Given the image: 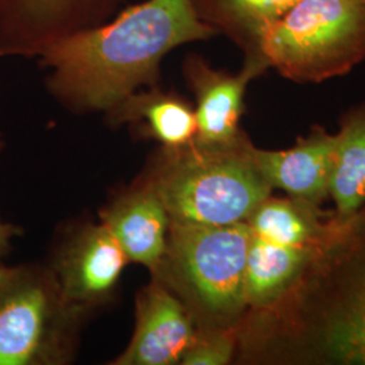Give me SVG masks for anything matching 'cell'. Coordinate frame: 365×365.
<instances>
[{"label":"cell","instance_id":"obj_1","mask_svg":"<svg viewBox=\"0 0 365 365\" xmlns=\"http://www.w3.org/2000/svg\"><path fill=\"white\" fill-rule=\"evenodd\" d=\"M235 363L365 365V203L279 298L237 327Z\"/></svg>","mask_w":365,"mask_h":365},{"label":"cell","instance_id":"obj_2","mask_svg":"<svg viewBox=\"0 0 365 365\" xmlns=\"http://www.w3.org/2000/svg\"><path fill=\"white\" fill-rule=\"evenodd\" d=\"M194 0H145L114 19L56 41L39 54L48 91L76 113H108L131 93L160 86L173 49L215 37Z\"/></svg>","mask_w":365,"mask_h":365},{"label":"cell","instance_id":"obj_3","mask_svg":"<svg viewBox=\"0 0 365 365\" xmlns=\"http://www.w3.org/2000/svg\"><path fill=\"white\" fill-rule=\"evenodd\" d=\"M247 137L230 148L191 144L160 148L141 176L163 200L170 221L196 225L247 222L274 190L265 182Z\"/></svg>","mask_w":365,"mask_h":365},{"label":"cell","instance_id":"obj_4","mask_svg":"<svg viewBox=\"0 0 365 365\" xmlns=\"http://www.w3.org/2000/svg\"><path fill=\"white\" fill-rule=\"evenodd\" d=\"M247 222L196 225L170 221L168 248L158 271L184 302L197 329L237 327L247 313Z\"/></svg>","mask_w":365,"mask_h":365},{"label":"cell","instance_id":"obj_5","mask_svg":"<svg viewBox=\"0 0 365 365\" xmlns=\"http://www.w3.org/2000/svg\"><path fill=\"white\" fill-rule=\"evenodd\" d=\"M256 58L297 84L348 75L365 61V0H299L264 29Z\"/></svg>","mask_w":365,"mask_h":365},{"label":"cell","instance_id":"obj_6","mask_svg":"<svg viewBox=\"0 0 365 365\" xmlns=\"http://www.w3.org/2000/svg\"><path fill=\"white\" fill-rule=\"evenodd\" d=\"M83 319L66 304L49 267H13L0 284V365L72 361Z\"/></svg>","mask_w":365,"mask_h":365},{"label":"cell","instance_id":"obj_7","mask_svg":"<svg viewBox=\"0 0 365 365\" xmlns=\"http://www.w3.org/2000/svg\"><path fill=\"white\" fill-rule=\"evenodd\" d=\"M130 261L102 222L66 237L48 265L66 304L83 318L110 304Z\"/></svg>","mask_w":365,"mask_h":365},{"label":"cell","instance_id":"obj_8","mask_svg":"<svg viewBox=\"0 0 365 365\" xmlns=\"http://www.w3.org/2000/svg\"><path fill=\"white\" fill-rule=\"evenodd\" d=\"M126 0H0V58L39 57L58 39L107 22Z\"/></svg>","mask_w":365,"mask_h":365},{"label":"cell","instance_id":"obj_9","mask_svg":"<svg viewBox=\"0 0 365 365\" xmlns=\"http://www.w3.org/2000/svg\"><path fill=\"white\" fill-rule=\"evenodd\" d=\"M268 69L244 58L237 73L210 66L196 53H190L182 63V76L195 96V144L206 148H230L244 141L248 134L241 128L245 114V95L249 84Z\"/></svg>","mask_w":365,"mask_h":365},{"label":"cell","instance_id":"obj_10","mask_svg":"<svg viewBox=\"0 0 365 365\" xmlns=\"http://www.w3.org/2000/svg\"><path fill=\"white\" fill-rule=\"evenodd\" d=\"M196 331L195 319L179 295L164 280L152 276L137 295L130 342L111 364H180Z\"/></svg>","mask_w":365,"mask_h":365},{"label":"cell","instance_id":"obj_11","mask_svg":"<svg viewBox=\"0 0 365 365\" xmlns=\"http://www.w3.org/2000/svg\"><path fill=\"white\" fill-rule=\"evenodd\" d=\"M336 133L314 125L287 149L253 148V157L272 190L315 205H324L330 194Z\"/></svg>","mask_w":365,"mask_h":365},{"label":"cell","instance_id":"obj_12","mask_svg":"<svg viewBox=\"0 0 365 365\" xmlns=\"http://www.w3.org/2000/svg\"><path fill=\"white\" fill-rule=\"evenodd\" d=\"M101 222L114 235L130 262L156 274L168 248L170 217L156 191L138 179L101 211Z\"/></svg>","mask_w":365,"mask_h":365},{"label":"cell","instance_id":"obj_13","mask_svg":"<svg viewBox=\"0 0 365 365\" xmlns=\"http://www.w3.org/2000/svg\"><path fill=\"white\" fill-rule=\"evenodd\" d=\"M106 114L113 125H129L135 134L165 149L195 143L194 105L180 93L164 91L160 86L131 93Z\"/></svg>","mask_w":365,"mask_h":365},{"label":"cell","instance_id":"obj_14","mask_svg":"<svg viewBox=\"0 0 365 365\" xmlns=\"http://www.w3.org/2000/svg\"><path fill=\"white\" fill-rule=\"evenodd\" d=\"M247 223L252 235L318 250L333 230L336 215L321 205L271 194L253 210Z\"/></svg>","mask_w":365,"mask_h":365},{"label":"cell","instance_id":"obj_15","mask_svg":"<svg viewBox=\"0 0 365 365\" xmlns=\"http://www.w3.org/2000/svg\"><path fill=\"white\" fill-rule=\"evenodd\" d=\"M318 250L250 235L245 269V302L248 310L262 309L279 299Z\"/></svg>","mask_w":365,"mask_h":365},{"label":"cell","instance_id":"obj_16","mask_svg":"<svg viewBox=\"0 0 365 365\" xmlns=\"http://www.w3.org/2000/svg\"><path fill=\"white\" fill-rule=\"evenodd\" d=\"M329 199L339 220L348 218L365 203V102L339 117Z\"/></svg>","mask_w":365,"mask_h":365},{"label":"cell","instance_id":"obj_17","mask_svg":"<svg viewBox=\"0 0 365 365\" xmlns=\"http://www.w3.org/2000/svg\"><path fill=\"white\" fill-rule=\"evenodd\" d=\"M298 1L299 0H194V4L200 19L212 27L217 36L221 34L230 39L242 51L244 58L259 61L256 56L261 33Z\"/></svg>","mask_w":365,"mask_h":365},{"label":"cell","instance_id":"obj_18","mask_svg":"<svg viewBox=\"0 0 365 365\" xmlns=\"http://www.w3.org/2000/svg\"><path fill=\"white\" fill-rule=\"evenodd\" d=\"M237 354V327L197 329L196 337L182 357V365H227Z\"/></svg>","mask_w":365,"mask_h":365},{"label":"cell","instance_id":"obj_19","mask_svg":"<svg viewBox=\"0 0 365 365\" xmlns=\"http://www.w3.org/2000/svg\"><path fill=\"white\" fill-rule=\"evenodd\" d=\"M24 235V229L0 220V257L6 256L11 250V241L15 237H21Z\"/></svg>","mask_w":365,"mask_h":365},{"label":"cell","instance_id":"obj_20","mask_svg":"<svg viewBox=\"0 0 365 365\" xmlns=\"http://www.w3.org/2000/svg\"><path fill=\"white\" fill-rule=\"evenodd\" d=\"M13 271V267H6L3 264H0V284L10 276Z\"/></svg>","mask_w":365,"mask_h":365},{"label":"cell","instance_id":"obj_21","mask_svg":"<svg viewBox=\"0 0 365 365\" xmlns=\"http://www.w3.org/2000/svg\"><path fill=\"white\" fill-rule=\"evenodd\" d=\"M4 146H6V143H4V140H3V134L0 133V153L3 152V149H4Z\"/></svg>","mask_w":365,"mask_h":365}]
</instances>
